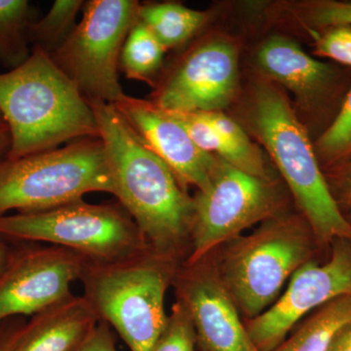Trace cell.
Masks as SVG:
<instances>
[{
  "label": "cell",
  "mask_w": 351,
  "mask_h": 351,
  "mask_svg": "<svg viewBox=\"0 0 351 351\" xmlns=\"http://www.w3.org/2000/svg\"><path fill=\"white\" fill-rule=\"evenodd\" d=\"M11 251L12 249L8 248V246L5 244V242L0 237V274L2 270L6 267L7 263H8L9 257H10Z\"/></svg>",
  "instance_id": "32"
},
{
  "label": "cell",
  "mask_w": 351,
  "mask_h": 351,
  "mask_svg": "<svg viewBox=\"0 0 351 351\" xmlns=\"http://www.w3.org/2000/svg\"><path fill=\"white\" fill-rule=\"evenodd\" d=\"M135 0H90L66 43L51 55L87 101L115 104L125 95L119 82L122 48L138 19Z\"/></svg>",
  "instance_id": "8"
},
{
  "label": "cell",
  "mask_w": 351,
  "mask_h": 351,
  "mask_svg": "<svg viewBox=\"0 0 351 351\" xmlns=\"http://www.w3.org/2000/svg\"><path fill=\"white\" fill-rule=\"evenodd\" d=\"M239 87V50L212 39L186 52L160 82L152 101L173 112H221Z\"/></svg>",
  "instance_id": "12"
},
{
  "label": "cell",
  "mask_w": 351,
  "mask_h": 351,
  "mask_svg": "<svg viewBox=\"0 0 351 351\" xmlns=\"http://www.w3.org/2000/svg\"><path fill=\"white\" fill-rule=\"evenodd\" d=\"M326 351H351V323L337 335Z\"/></svg>",
  "instance_id": "30"
},
{
  "label": "cell",
  "mask_w": 351,
  "mask_h": 351,
  "mask_svg": "<svg viewBox=\"0 0 351 351\" xmlns=\"http://www.w3.org/2000/svg\"><path fill=\"white\" fill-rule=\"evenodd\" d=\"M331 257L323 265H302L288 287L265 313L249 321L247 332L260 351H274L289 332L311 311L351 295V240H332Z\"/></svg>",
  "instance_id": "10"
},
{
  "label": "cell",
  "mask_w": 351,
  "mask_h": 351,
  "mask_svg": "<svg viewBox=\"0 0 351 351\" xmlns=\"http://www.w3.org/2000/svg\"><path fill=\"white\" fill-rule=\"evenodd\" d=\"M313 234L306 219L276 216L230 241L221 279L244 315L254 319L277 301L288 279L311 261Z\"/></svg>",
  "instance_id": "6"
},
{
  "label": "cell",
  "mask_w": 351,
  "mask_h": 351,
  "mask_svg": "<svg viewBox=\"0 0 351 351\" xmlns=\"http://www.w3.org/2000/svg\"><path fill=\"white\" fill-rule=\"evenodd\" d=\"M25 317H12L0 324V351H9L14 339L25 322Z\"/></svg>",
  "instance_id": "29"
},
{
  "label": "cell",
  "mask_w": 351,
  "mask_h": 351,
  "mask_svg": "<svg viewBox=\"0 0 351 351\" xmlns=\"http://www.w3.org/2000/svg\"><path fill=\"white\" fill-rule=\"evenodd\" d=\"M346 219H348V223H350V226H351V212H350V214L348 215V218H346Z\"/></svg>",
  "instance_id": "33"
},
{
  "label": "cell",
  "mask_w": 351,
  "mask_h": 351,
  "mask_svg": "<svg viewBox=\"0 0 351 351\" xmlns=\"http://www.w3.org/2000/svg\"><path fill=\"white\" fill-rule=\"evenodd\" d=\"M198 351H200V350H198Z\"/></svg>",
  "instance_id": "34"
},
{
  "label": "cell",
  "mask_w": 351,
  "mask_h": 351,
  "mask_svg": "<svg viewBox=\"0 0 351 351\" xmlns=\"http://www.w3.org/2000/svg\"><path fill=\"white\" fill-rule=\"evenodd\" d=\"M351 323V295L337 298L313 311L274 351H326Z\"/></svg>",
  "instance_id": "17"
},
{
  "label": "cell",
  "mask_w": 351,
  "mask_h": 351,
  "mask_svg": "<svg viewBox=\"0 0 351 351\" xmlns=\"http://www.w3.org/2000/svg\"><path fill=\"white\" fill-rule=\"evenodd\" d=\"M257 62L267 80L290 90L298 100L309 106L326 93L332 69L313 59L294 41L272 36L261 46Z\"/></svg>",
  "instance_id": "16"
},
{
  "label": "cell",
  "mask_w": 351,
  "mask_h": 351,
  "mask_svg": "<svg viewBox=\"0 0 351 351\" xmlns=\"http://www.w3.org/2000/svg\"><path fill=\"white\" fill-rule=\"evenodd\" d=\"M315 54L351 66V27L335 25L317 39Z\"/></svg>",
  "instance_id": "25"
},
{
  "label": "cell",
  "mask_w": 351,
  "mask_h": 351,
  "mask_svg": "<svg viewBox=\"0 0 351 351\" xmlns=\"http://www.w3.org/2000/svg\"><path fill=\"white\" fill-rule=\"evenodd\" d=\"M110 328L108 323L99 321L93 331L76 351H117Z\"/></svg>",
  "instance_id": "27"
},
{
  "label": "cell",
  "mask_w": 351,
  "mask_h": 351,
  "mask_svg": "<svg viewBox=\"0 0 351 351\" xmlns=\"http://www.w3.org/2000/svg\"><path fill=\"white\" fill-rule=\"evenodd\" d=\"M112 105L182 186H195L197 191L209 188L219 157L200 149L170 112L152 100L126 94Z\"/></svg>",
  "instance_id": "14"
},
{
  "label": "cell",
  "mask_w": 351,
  "mask_h": 351,
  "mask_svg": "<svg viewBox=\"0 0 351 351\" xmlns=\"http://www.w3.org/2000/svg\"><path fill=\"white\" fill-rule=\"evenodd\" d=\"M91 193L114 195L100 138H80L62 149L0 160V216L43 211Z\"/></svg>",
  "instance_id": "5"
},
{
  "label": "cell",
  "mask_w": 351,
  "mask_h": 351,
  "mask_svg": "<svg viewBox=\"0 0 351 351\" xmlns=\"http://www.w3.org/2000/svg\"><path fill=\"white\" fill-rule=\"evenodd\" d=\"M0 237L44 242L80 254L91 262H112L149 246L119 204L83 199L43 210L0 216Z\"/></svg>",
  "instance_id": "7"
},
{
  "label": "cell",
  "mask_w": 351,
  "mask_h": 351,
  "mask_svg": "<svg viewBox=\"0 0 351 351\" xmlns=\"http://www.w3.org/2000/svg\"><path fill=\"white\" fill-rule=\"evenodd\" d=\"M0 115L10 133L7 158L100 136L86 99L52 58L36 47L24 63L0 73Z\"/></svg>",
  "instance_id": "2"
},
{
  "label": "cell",
  "mask_w": 351,
  "mask_h": 351,
  "mask_svg": "<svg viewBox=\"0 0 351 351\" xmlns=\"http://www.w3.org/2000/svg\"><path fill=\"white\" fill-rule=\"evenodd\" d=\"M9 147H10V133H9L6 122L0 115V152L6 149L8 152Z\"/></svg>",
  "instance_id": "31"
},
{
  "label": "cell",
  "mask_w": 351,
  "mask_h": 351,
  "mask_svg": "<svg viewBox=\"0 0 351 351\" xmlns=\"http://www.w3.org/2000/svg\"><path fill=\"white\" fill-rule=\"evenodd\" d=\"M29 9L25 0H0V60L13 69L29 57Z\"/></svg>",
  "instance_id": "21"
},
{
  "label": "cell",
  "mask_w": 351,
  "mask_h": 351,
  "mask_svg": "<svg viewBox=\"0 0 351 351\" xmlns=\"http://www.w3.org/2000/svg\"><path fill=\"white\" fill-rule=\"evenodd\" d=\"M196 346L197 335L191 314L177 300L151 351H198Z\"/></svg>",
  "instance_id": "24"
},
{
  "label": "cell",
  "mask_w": 351,
  "mask_h": 351,
  "mask_svg": "<svg viewBox=\"0 0 351 351\" xmlns=\"http://www.w3.org/2000/svg\"><path fill=\"white\" fill-rule=\"evenodd\" d=\"M180 265L149 246L112 262L89 261L82 295L131 351H151L167 321L166 292Z\"/></svg>",
  "instance_id": "4"
},
{
  "label": "cell",
  "mask_w": 351,
  "mask_h": 351,
  "mask_svg": "<svg viewBox=\"0 0 351 351\" xmlns=\"http://www.w3.org/2000/svg\"><path fill=\"white\" fill-rule=\"evenodd\" d=\"M318 160L326 165H343L351 160V89L338 117L316 142Z\"/></svg>",
  "instance_id": "23"
},
{
  "label": "cell",
  "mask_w": 351,
  "mask_h": 351,
  "mask_svg": "<svg viewBox=\"0 0 351 351\" xmlns=\"http://www.w3.org/2000/svg\"><path fill=\"white\" fill-rule=\"evenodd\" d=\"M88 103L96 117L119 204L152 249L184 263L191 253L193 197L114 105Z\"/></svg>",
  "instance_id": "1"
},
{
  "label": "cell",
  "mask_w": 351,
  "mask_h": 351,
  "mask_svg": "<svg viewBox=\"0 0 351 351\" xmlns=\"http://www.w3.org/2000/svg\"><path fill=\"white\" fill-rule=\"evenodd\" d=\"M198 112L202 113L218 133L223 147V160L247 174L272 180L262 151L237 121L221 112Z\"/></svg>",
  "instance_id": "19"
},
{
  "label": "cell",
  "mask_w": 351,
  "mask_h": 351,
  "mask_svg": "<svg viewBox=\"0 0 351 351\" xmlns=\"http://www.w3.org/2000/svg\"><path fill=\"white\" fill-rule=\"evenodd\" d=\"M166 51L151 29L138 19L122 48L119 68L130 80L152 83L162 66Z\"/></svg>",
  "instance_id": "20"
},
{
  "label": "cell",
  "mask_w": 351,
  "mask_h": 351,
  "mask_svg": "<svg viewBox=\"0 0 351 351\" xmlns=\"http://www.w3.org/2000/svg\"><path fill=\"white\" fill-rule=\"evenodd\" d=\"M98 322L87 300L73 294L25 321L9 351H76Z\"/></svg>",
  "instance_id": "15"
},
{
  "label": "cell",
  "mask_w": 351,
  "mask_h": 351,
  "mask_svg": "<svg viewBox=\"0 0 351 351\" xmlns=\"http://www.w3.org/2000/svg\"><path fill=\"white\" fill-rule=\"evenodd\" d=\"M193 199L191 253L184 263L208 257L246 228L278 216L281 197L274 180L255 177L219 158L209 188Z\"/></svg>",
  "instance_id": "9"
},
{
  "label": "cell",
  "mask_w": 351,
  "mask_h": 351,
  "mask_svg": "<svg viewBox=\"0 0 351 351\" xmlns=\"http://www.w3.org/2000/svg\"><path fill=\"white\" fill-rule=\"evenodd\" d=\"M173 285L177 300L191 314L200 351H260L254 345L239 308L206 258L181 263Z\"/></svg>",
  "instance_id": "13"
},
{
  "label": "cell",
  "mask_w": 351,
  "mask_h": 351,
  "mask_svg": "<svg viewBox=\"0 0 351 351\" xmlns=\"http://www.w3.org/2000/svg\"><path fill=\"white\" fill-rule=\"evenodd\" d=\"M306 20L309 24L317 27H351V3L338 1L318 2L309 7Z\"/></svg>",
  "instance_id": "26"
},
{
  "label": "cell",
  "mask_w": 351,
  "mask_h": 351,
  "mask_svg": "<svg viewBox=\"0 0 351 351\" xmlns=\"http://www.w3.org/2000/svg\"><path fill=\"white\" fill-rule=\"evenodd\" d=\"M332 182L331 191L337 203L351 205V160L341 165Z\"/></svg>",
  "instance_id": "28"
},
{
  "label": "cell",
  "mask_w": 351,
  "mask_h": 351,
  "mask_svg": "<svg viewBox=\"0 0 351 351\" xmlns=\"http://www.w3.org/2000/svg\"><path fill=\"white\" fill-rule=\"evenodd\" d=\"M84 3L82 0H56L43 19L31 23L29 40L49 56L54 54L75 29L76 17Z\"/></svg>",
  "instance_id": "22"
},
{
  "label": "cell",
  "mask_w": 351,
  "mask_h": 351,
  "mask_svg": "<svg viewBox=\"0 0 351 351\" xmlns=\"http://www.w3.org/2000/svg\"><path fill=\"white\" fill-rule=\"evenodd\" d=\"M89 262L63 247L27 246L11 251L0 274V324L40 313L73 295Z\"/></svg>",
  "instance_id": "11"
},
{
  "label": "cell",
  "mask_w": 351,
  "mask_h": 351,
  "mask_svg": "<svg viewBox=\"0 0 351 351\" xmlns=\"http://www.w3.org/2000/svg\"><path fill=\"white\" fill-rule=\"evenodd\" d=\"M248 120L252 133L274 159L316 239L322 243L351 240L350 223L322 174L306 128L276 82L265 78L254 84Z\"/></svg>",
  "instance_id": "3"
},
{
  "label": "cell",
  "mask_w": 351,
  "mask_h": 351,
  "mask_svg": "<svg viewBox=\"0 0 351 351\" xmlns=\"http://www.w3.org/2000/svg\"><path fill=\"white\" fill-rule=\"evenodd\" d=\"M209 18L208 12L173 2L141 4L138 8V20L151 29L167 50L189 40Z\"/></svg>",
  "instance_id": "18"
}]
</instances>
